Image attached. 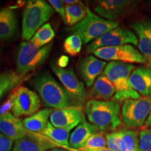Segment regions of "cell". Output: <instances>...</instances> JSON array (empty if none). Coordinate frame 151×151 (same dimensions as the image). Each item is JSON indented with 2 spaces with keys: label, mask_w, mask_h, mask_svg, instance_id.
<instances>
[{
  "label": "cell",
  "mask_w": 151,
  "mask_h": 151,
  "mask_svg": "<svg viewBox=\"0 0 151 151\" xmlns=\"http://www.w3.org/2000/svg\"><path fill=\"white\" fill-rule=\"evenodd\" d=\"M151 111V97L127 99L122 106V120L128 127H139L146 122Z\"/></svg>",
  "instance_id": "obj_8"
},
{
  "label": "cell",
  "mask_w": 151,
  "mask_h": 151,
  "mask_svg": "<svg viewBox=\"0 0 151 151\" xmlns=\"http://www.w3.org/2000/svg\"><path fill=\"white\" fill-rule=\"evenodd\" d=\"M145 125H146L147 127H149L150 129H151V111L150 114H149L148 117L147 118L146 122H145Z\"/></svg>",
  "instance_id": "obj_37"
},
{
  "label": "cell",
  "mask_w": 151,
  "mask_h": 151,
  "mask_svg": "<svg viewBox=\"0 0 151 151\" xmlns=\"http://www.w3.org/2000/svg\"><path fill=\"white\" fill-rule=\"evenodd\" d=\"M48 151H70V150H66V149L61 148H55L50 149V150Z\"/></svg>",
  "instance_id": "obj_39"
},
{
  "label": "cell",
  "mask_w": 151,
  "mask_h": 151,
  "mask_svg": "<svg viewBox=\"0 0 151 151\" xmlns=\"http://www.w3.org/2000/svg\"><path fill=\"white\" fill-rule=\"evenodd\" d=\"M0 60H1V49H0Z\"/></svg>",
  "instance_id": "obj_41"
},
{
  "label": "cell",
  "mask_w": 151,
  "mask_h": 151,
  "mask_svg": "<svg viewBox=\"0 0 151 151\" xmlns=\"http://www.w3.org/2000/svg\"><path fill=\"white\" fill-rule=\"evenodd\" d=\"M134 69V66L132 64L115 61L107 64L103 74L108 78L116 88L113 100L120 103L127 99L140 98V94L129 84V76Z\"/></svg>",
  "instance_id": "obj_3"
},
{
  "label": "cell",
  "mask_w": 151,
  "mask_h": 151,
  "mask_svg": "<svg viewBox=\"0 0 151 151\" xmlns=\"http://www.w3.org/2000/svg\"><path fill=\"white\" fill-rule=\"evenodd\" d=\"M130 86L143 97H151V69L139 67L132 71L129 76Z\"/></svg>",
  "instance_id": "obj_18"
},
{
  "label": "cell",
  "mask_w": 151,
  "mask_h": 151,
  "mask_svg": "<svg viewBox=\"0 0 151 151\" xmlns=\"http://www.w3.org/2000/svg\"><path fill=\"white\" fill-rule=\"evenodd\" d=\"M117 21H111L94 14L89 8L88 14L82 21L67 30L72 35L81 37L85 44L95 40L107 32L118 27Z\"/></svg>",
  "instance_id": "obj_5"
},
{
  "label": "cell",
  "mask_w": 151,
  "mask_h": 151,
  "mask_svg": "<svg viewBox=\"0 0 151 151\" xmlns=\"http://www.w3.org/2000/svg\"><path fill=\"white\" fill-rule=\"evenodd\" d=\"M18 20L11 8L0 9V40L8 41L16 35Z\"/></svg>",
  "instance_id": "obj_19"
},
{
  "label": "cell",
  "mask_w": 151,
  "mask_h": 151,
  "mask_svg": "<svg viewBox=\"0 0 151 151\" xmlns=\"http://www.w3.org/2000/svg\"><path fill=\"white\" fill-rule=\"evenodd\" d=\"M41 134L49 138L50 140L54 141L64 149H67L70 151H78L71 148L69 146L70 131L61 129V128L55 127L49 122L46 128L43 130Z\"/></svg>",
  "instance_id": "obj_24"
},
{
  "label": "cell",
  "mask_w": 151,
  "mask_h": 151,
  "mask_svg": "<svg viewBox=\"0 0 151 151\" xmlns=\"http://www.w3.org/2000/svg\"><path fill=\"white\" fill-rule=\"evenodd\" d=\"M107 148L113 151H121L120 148V132H113L106 134Z\"/></svg>",
  "instance_id": "obj_30"
},
{
  "label": "cell",
  "mask_w": 151,
  "mask_h": 151,
  "mask_svg": "<svg viewBox=\"0 0 151 151\" xmlns=\"http://www.w3.org/2000/svg\"><path fill=\"white\" fill-rule=\"evenodd\" d=\"M8 98L11 103V113L16 118L32 116L39 111L41 107L39 96L20 85L11 90Z\"/></svg>",
  "instance_id": "obj_7"
},
{
  "label": "cell",
  "mask_w": 151,
  "mask_h": 151,
  "mask_svg": "<svg viewBox=\"0 0 151 151\" xmlns=\"http://www.w3.org/2000/svg\"><path fill=\"white\" fill-rule=\"evenodd\" d=\"M138 3L132 0H100L96 2L94 10L101 18L116 21L132 10Z\"/></svg>",
  "instance_id": "obj_12"
},
{
  "label": "cell",
  "mask_w": 151,
  "mask_h": 151,
  "mask_svg": "<svg viewBox=\"0 0 151 151\" xmlns=\"http://www.w3.org/2000/svg\"><path fill=\"white\" fill-rule=\"evenodd\" d=\"M106 65V62L93 55H88L81 59L79 70L87 86L92 87Z\"/></svg>",
  "instance_id": "obj_16"
},
{
  "label": "cell",
  "mask_w": 151,
  "mask_h": 151,
  "mask_svg": "<svg viewBox=\"0 0 151 151\" xmlns=\"http://www.w3.org/2000/svg\"><path fill=\"white\" fill-rule=\"evenodd\" d=\"M52 43L39 48L30 42H22L19 48L17 56V73L20 75H27L42 65L50 55Z\"/></svg>",
  "instance_id": "obj_6"
},
{
  "label": "cell",
  "mask_w": 151,
  "mask_h": 151,
  "mask_svg": "<svg viewBox=\"0 0 151 151\" xmlns=\"http://www.w3.org/2000/svg\"><path fill=\"white\" fill-rule=\"evenodd\" d=\"M148 67L150 68V69H151V61L148 62Z\"/></svg>",
  "instance_id": "obj_40"
},
{
  "label": "cell",
  "mask_w": 151,
  "mask_h": 151,
  "mask_svg": "<svg viewBox=\"0 0 151 151\" xmlns=\"http://www.w3.org/2000/svg\"><path fill=\"white\" fill-rule=\"evenodd\" d=\"M33 84L46 106L56 109L77 106L65 88L49 73L39 75Z\"/></svg>",
  "instance_id": "obj_2"
},
{
  "label": "cell",
  "mask_w": 151,
  "mask_h": 151,
  "mask_svg": "<svg viewBox=\"0 0 151 151\" xmlns=\"http://www.w3.org/2000/svg\"><path fill=\"white\" fill-rule=\"evenodd\" d=\"M50 66L75 104L78 107L82 106L86 101L87 92L83 83L78 80L73 69L61 68L54 63H51Z\"/></svg>",
  "instance_id": "obj_10"
},
{
  "label": "cell",
  "mask_w": 151,
  "mask_h": 151,
  "mask_svg": "<svg viewBox=\"0 0 151 151\" xmlns=\"http://www.w3.org/2000/svg\"><path fill=\"white\" fill-rule=\"evenodd\" d=\"M116 94V88L106 76L100 75L94 81L90 90L93 99L108 101Z\"/></svg>",
  "instance_id": "obj_21"
},
{
  "label": "cell",
  "mask_w": 151,
  "mask_h": 151,
  "mask_svg": "<svg viewBox=\"0 0 151 151\" xmlns=\"http://www.w3.org/2000/svg\"><path fill=\"white\" fill-rule=\"evenodd\" d=\"M81 151H113L109 149L108 148H104L100 149H96V150H81Z\"/></svg>",
  "instance_id": "obj_38"
},
{
  "label": "cell",
  "mask_w": 151,
  "mask_h": 151,
  "mask_svg": "<svg viewBox=\"0 0 151 151\" xmlns=\"http://www.w3.org/2000/svg\"><path fill=\"white\" fill-rule=\"evenodd\" d=\"M10 111H11V103L10 99L7 98L1 104H0V114H6L10 112Z\"/></svg>",
  "instance_id": "obj_34"
},
{
  "label": "cell",
  "mask_w": 151,
  "mask_h": 151,
  "mask_svg": "<svg viewBox=\"0 0 151 151\" xmlns=\"http://www.w3.org/2000/svg\"><path fill=\"white\" fill-rule=\"evenodd\" d=\"M48 4L51 6L54 11H55L60 15V16L66 24L65 6L64 5V3L60 0H49Z\"/></svg>",
  "instance_id": "obj_32"
},
{
  "label": "cell",
  "mask_w": 151,
  "mask_h": 151,
  "mask_svg": "<svg viewBox=\"0 0 151 151\" xmlns=\"http://www.w3.org/2000/svg\"><path fill=\"white\" fill-rule=\"evenodd\" d=\"M62 1L65 5H72L78 3L80 1H78V0H62Z\"/></svg>",
  "instance_id": "obj_36"
},
{
  "label": "cell",
  "mask_w": 151,
  "mask_h": 151,
  "mask_svg": "<svg viewBox=\"0 0 151 151\" xmlns=\"http://www.w3.org/2000/svg\"><path fill=\"white\" fill-rule=\"evenodd\" d=\"M120 103L115 100L90 99L86 103L85 112L90 123L101 132L113 131L121 123Z\"/></svg>",
  "instance_id": "obj_1"
},
{
  "label": "cell",
  "mask_w": 151,
  "mask_h": 151,
  "mask_svg": "<svg viewBox=\"0 0 151 151\" xmlns=\"http://www.w3.org/2000/svg\"><path fill=\"white\" fill-rule=\"evenodd\" d=\"M84 118L81 107L73 106L54 110L50 116V122L55 127L71 132Z\"/></svg>",
  "instance_id": "obj_13"
},
{
  "label": "cell",
  "mask_w": 151,
  "mask_h": 151,
  "mask_svg": "<svg viewBox=\"0 0 151 151\" xmlns=\"http://www.w3.org/2000/svg\"><path fill=\"white\" fill-rule=\"evenodd\" d=\"M138 36V47L147 61H151V19L144 18L132 24Z\"/></svg>",
  "instance_id": "obj_17"
},
{
  "label": "cell",
  "mask_w": 151,
  "mask_h": 151,
  "mask_svg": "<svg viewBox=\"0 0 151 151\" xmlns=\"http://www.w3.org/2000/svg\"><path fill=\"white\" fill-rule=\"evenodd\" d=\"M65 13L66 24L73 27L86 18L88 14V7L79 1L75 4L65 5Z\"/></svg>",
  "instance_id": "obj_25"
},
{
  "label": "cell",
  "mask_w": 151,
  "mask_h": 151,
  "mask_svg": "<svg viewBox=\"0 0 151 151\" xmlns=\"http://www.w3.org/2000/svg\"><path fill=\"white\" fill-rule=\"evenodd\" d=\"M55 37V32L51 24L46 23L35 34L29 42L37 48H41L50 43Z\"/></svg>",
  "instance_id": "obj_27"
},
{
  "label": "cell",
  "mask_w": 151,
  "mask_h": 151,
  "mask_svg": "<svg viewBox=\"0 0 151 151\" xmlns=\"http://www.w3.org/2000/svg\"><path fill=\"white\" fill-rule=\"evenodd\" d=\"M54 14L52 6L43 0H30L27 1L22 21V38L30 41L35 34Z\"/></svg>",
  "instance_id": "obj_4"
},
{
  "label": "cell",
  "mask_w": 151,
  "mask_h": 151,
  "mask_svg": "<svg viewBox=\"0 0 151 151\" xmlns=\"http://www.w3.org/2000/svg\"><path fill=\"white\" fill-rule=\"evenodd\" d=\"M120 132L121 151H141L137 132L132 129H122Z\"/></svg>",
  "instance_id": "obj_26"
},
{
  "label": "cell",
  "mask_w": 151,
  "mask_h": 151,
  "mask_svg": "<svg viewBox=\"0 0 151 151\" xmlns=\"http://www.w3.org/2000/svg\"><path fill=\"white\" fill-rule=\"evenodd\" d=\"M14 141L0 132V151H11Z\"/></svg>",
  "instance_id": "obj_33"
},
{
  "label": "cell",
  "mask_w": 151,
  "mask_h": 151,
  "mask_svg": "<svg viewBox=\"0 0 151 151\" xmlns=\"http://www.w3.org/2000/svg\"><path fill=\"white\" fill-rule=\"evenodd\" d=\"M139 144L141 151H151V129L148 128L139 133Z\"/></svg>",
  "instance_id": "obj_31"
},
{
  "label": "cell",
  "mask_w": 151,
  "mask_h": 151,
  "mask_svg": "<svg viewBox=\"0 0 151 151\" xmlns=\"http://www.w3.org/2000/svg\"><path fill=\"white\" fill-rule=\"evenodd\" d=\"M0 132L14 141L33 134L26 129L22 120L11 112L0 114Z\"/></svg>",
  "instance_id": "obj_15"
},
{
  "label": "cell",
  "mask_w": 151,
  "mask_h": 151,
  "mask_svg": "<svg viewBox=\"0 0 151 151\" xmlns=\"http://www.w3.org/2000/svg\"><path fill=\"white\" fill-rule=\"evenodd\" d=\"M129 43L137 46V37L129 29L118 26L92 41L86 46V50L90 53L100 48L118 46Z\"/></svg>",
  "instance_id": "obj_9"
},
{
  "label": "cell",
  "mask_w": 151,
  "mask_h": 151,
  "mask_svg": "<svg viewBox=\"0 0 151 151\" xmlns=\"http://www.w3.org/2000/svg\"><path fill=\"white\" fill-rule=\"evenodd\" d=\"M30 74L20 75L13 70L0 73V100L3 96L30 78Z\"/></svg>",
  "instance_id": "obj_23"
},
{
  "label": "cell",
  "mask_w": 151,
  "mask_h": 151,
  "mask_svg": "<svg viewBox=\"0 0 151 151\" xmlns=\"http://www.w3.org/2000/svg\"><path fill=\"white\" fill-rule=\"evenodd\" d=\"M68 62H69V59H68L67 57L66 56H62L61 58H60L59 61H58V67L61 68H65L66 65H67Z\"/></svg>",
  "instance_id": "obj_35"
},
{
  "label": "cell",
  "mask_w": 151,
  "mask_h": 151,
  "mask_svg": "<svg viewBox=\"0 0 151 151\" xmlns=\"http://www.w3.org/2000/svg\"><path fill=\"white\" fill-rule=\"evenodd\" d=\"M98 129L91 123L83 119L75 128L69 137V146L71 148L78 150L84 146L85 143L92 134L97 133Z\"/></svg>",
  "instance_id": "obj_20"
},
{
  "label": "cell",
  "mask_w": 151,
  "mask_h": 151,
  "mask_svg": "<svg viewBox=\"0 0 151 151\" xmlns=\"http://www.w3.org/2000/svg\"><path fill=\"white\" fill-rule=\"evenodd\" d=\"M83 41L79 36L71 35L65 39L64 42V50L71 56L77 55L82 48Z\"/></svg>",
  "instance_id": "obj_28"
},
{
  "label": "cell",
  "mask_w": 151,
  "mask_h": 151,
  "mask_svg": "<svg viewBox=\"0 0 151 151\" xmlns=\"http://www.w3.org/2000/svg\"><path fill=\"white\" fill-rule=\"evenodd\" d=\"M106 146L107 142L106 136H104L103 132H97L88 139V140L85 143L84 146L79 150H96V149L106 148Z\"/></svg>",
  "instance_id": "obj_29"
},
{
  "label": "cell",
  "mask_w": 151,
  "mask_h": 151,
  "mask_svg": "<svg viewBox=\"0 0 151 151\" xmlns=\"http://www.w3.org/2000/svg\"><path fill=\"white\" fill-rule=\"evenodd\" d=\"M52 111L51 109H45L24 119L22 123L24 128L31 132L41 134L48 125V118Z\"/></svg>",
  "instance_id": "obj_22"
},
{
  "label": "cell",
  "mask_w": 151,
  "mask_h": 151,
  "mask_svg": "<svg viewBox=\"0 0 151 151\" xmlns=\"http://www.w3.org/2000/svg\"><path fill=\"white\" fill-rule=\"evenodd\" d=\"M92 53L97 58L104 60L128 64H145L148 62L140 51L129 44L100 48L94 50Z\"/></svg>",
  "instance_id": "obj_11"
},
{
  "label": "cell",
  "mask_w": 151,
  "mask_h": 151,
  "mask_svg": "<svg viewBox=\"0 0 151 151\" xmlns=\"http://www.w3.org/2000/svg\"><path fill=\"white\" fill-rule=\"evenodd\" d=\"M63 148L42 134L33 132L15 141L12 151H46L47 148Z\"/></svg>",
  "instance_id": "obj_14"
}]
</instances>
